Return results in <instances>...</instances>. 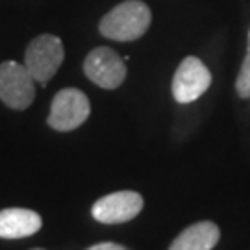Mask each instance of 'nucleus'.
Segmentation results:
<instances>
[{"mask_svg": "<svg viewBox=\"0 0 250 250\" xmlns=\"http://www.w3.org/2000/svg\"><path fill=\"white\" fill-rule=\"evenodd\" d=\"M150 22L152 11L143 0H125L100 19L99 32L106 39L128 43L143 37Z\"/></svg>", "mask_w": 250, "mask_h": 250, "instance_id": "nucleus-1", "label": "nucleus"}, {"mask_svg": "<svg viewBox=\"0 0 250 250\" xmlns=\"http://www.w3.org/2000/svg\"><path fill=\"white\" fill-rule=\"evenodd\" d=\"M65 58V48L60 37L52 34H43L30 41L24 52V65L28 72L39 83L52 80L54 74L62 67Z\"/></svg>", "mask_w": 250, "mask_h": 250, "instance_id": "nucleus-2", "label": "nucleus"}, {"mask_svg": "<svg viewBox=\"0 0 250 250\" xmlns=\"http://www.w3.org/2000/svg\"><path fill=\"white\" fill-rule=\"evenodd\" d=\"M91 113V104L85 93L74 87L58 91L52 99L46 123L56 132H72L80 128Z\"/></svg>", "mask_w": 250, "mask_h": 250, "instance_id": "nucleus-3", "label": "nucleus"}, {"mask_svg": "<svg viewBox=\"0 0 250 250\" xmlns=\"http://www.w3.org/2000/svg\"><path fill=\"white\" fill-rule=\"evenodd\" d=\"M36 80L26 65L19 62L0 63V100L11 109L22 111L34 104Z\"/></svg>", "mask_w": 250, "mask_h": 250, "instance_id": "nucleus-4", "label": "nucleus"}, {"mask_svg": "<svg viewBox=\"0 0 250 250\" xmlns=\"http://www.w3.org/2000/svg\"><path fill=\"white\" fill-rule=\"evenodd\" d=\"M211 82L213 76L206 63L197 56H188L172 76V97L178 104H191L209 89Z\"/></svg>", "mask_w": 250, "mask_h": 250, "instance_id": "nucleus-5", "label": "nucleus"}, {"mask_svg": "<svg viewBox=\"0 0 250 250\" xmlns=\"http://www.w3.org/2000/svg\"><path fill=\"white\" fill-rule=\"evenodd\" d=\"M83 72L95 85L113 91L126 80V60L109 46H97L85 56Z\"/></svg>", "mask_w": 250, "mask_h": 250, "instance_id": "nucleus-6", "label": "nucleus"}, {"mask_svg": "<svg viewBox=\"0 0 250 250\" xmlns=\"http://www.w3.org/2000/svg\"><path fill=\"white\" fill-rule=\"evenodd\" d=\"M143 204V197L139 193L117 191L100 197L91 208V215L100 224H123L141 213Z\"/></svg>", "mask_w": 250, "mask_h": 250, "instance_id": "nucleus-7", "label": "nucleus"}, {"mask_svg": "<svg viewBox=\"0 0 250 250\" xmlns=\"http://www.w3.org/2000/svg\"><path fill=\"white\" fill-rule=\"evenodd\" d=\"M41 215L26 208L0 209V239H24L41 230Z\"/></svg>", "mask_w": 250, "mask_h": 250, "instance_id": "nucleus-8", "label": "nucleus"}, {"mask_svg": "<svg viewBox=\"0 0 250 250\" xmlns=\"http://www.w3.org/2000/svg\"><path fill=\"white\" fill-rule=\"evenodd\" d=\"M219 239V226L211 221H200L182 230V233L170 243L169 250H213Z\"/></svg>", "mask_w": 250, "mask_h": 250, "instance_id": "nucleus-9", "label": "nucleus"}, {"mask_svg": "<svg viewBox=\"0 0 250 250\" xmlns=\"http://www.w3.org/2000/svg\"><path fill=\"white\" fill-rule=\"evenodd\" d=\"M235 93L239 99H250V28L249 36H247V52H245V60H243L237 78H235Z\"/></svg>", "mask_w": 250, "mask_h": 250, "instance_id": "nucleus-10", "label": "nucleus"}, {"mask_svg": "<svg viewBox=\"0 0 250 250\" xmlns=\"http://www.w3.org/2000/svg\"><path fill=\"white\" fill-rule=\"evenodd\" d=\"M87 250H128V249L123 247V245H119V243L104 241V243H97V245H93V247H89Z\"/></svg>", "mask_w": 250, "mask_h": 250, "instance_id": "nucleus-11", "label": "nucleus"}, {"mask_svg": "<svg viewBox=\"0 0 250 250\" xmlns=\"http://www.w3.org/2000/svg\"><path fill=\"white\" fill-rule=\"evenodd\" d=\"M32 250H45V249H32Z\"/></svg>", "mask_w": 250, "mask_h": 250, "instance_id": "nucleus-12", "label": "nucleus"}]
</instances>
